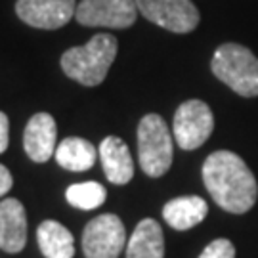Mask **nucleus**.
<instances>
[{
    "label": "nucleus",
    "mask_w": 258,
    "mask_h": 258,
    "mask_svg": "<svg viewBox=\"0 0 258 258\" xmlns=\"http://www.w3.org/2000/svg\"><path fill=\"white\" fill-rule=\"evenodd\" d=\"M203 182L214 203L231 214L252 209L258 197V184L247 163L233 151H214L203 165Z\"/></svg>",
    "instance_id": "obj_1"
},
{
    "label": "nucleus",
    "mask_w": 258,
    "mask_h": 258,
    "mask_svg": "<svg viewBox=\"0 0 258 258\" xmlns=\"http://www.w3.org/2000/svg\"><path fill=\"white\" fill-rule=\"evenodd\" d=\"M117 38L107 33L94 35L86 44L65 50L59 63L63 73L83 86H98L105 81L117 57Z\"/></svg>",
    "instance_id": "obj_2"
},
{
    "label": "nucleus",
    "mask_w": 258,
    "mask_h": 258,
    "mask_svg": "<svg viewBox=\"0 0 258 258\" xmlns=\"http://www.w3.org/2000/svg\"><path fill=\"white\" fill-rule=\"evenodd\" d=\"M211 69L214 77L243 98L258 96V57L249 48L226 42L216 48Z\"/></svg>",
    "instance_id": "obj_3"
},
{
    "label": "nucleus",
    "mask_w": 258,
    "mask_h": 258,
    "mask_svg": "<svg viewBox=\"0 0 258 258\" xmlns=\"http://www.w3.org/2000/svg\"><path fill=\"white\" fill-rule=\"evenodd\" d=\"M172 134L165 119L157 113H148L138 124V161L142 170L151 178L168 172L172 165Z\"/></svg>",
    "instance_id": "obj_4"
},
{
    "label": "nucleus",
    "mask_w": 258,
    "mask_h": 258,
    "mask_svg": "<svg viewBox=\"0 0 258 258\" xmlns=\"http://www.w3.org/2000/svg\"><path fill=\"white\" fill-rule=\"evenodd\" d=\"M126 243V230L117 214H100L83 230V252L86 258H119Z\"/></svg>",
    "instance_id": "obj_5"
},
{
    "label": "nucleus",
    "mask_w": 258,
    "mask_h": 258,
    "mask_svg": "<svg viewBox=\"0 0 258 258\" xmlns=\"http://www.w3.org/2000/svg\"><path fill=\"white\" fill-rule=\"evenodd\" d=\"M212 130H214L212 111L201 100H187L176 109L172 136L176 144L185 151L201 148L211 138Z\"/></svg>",
    "instance_id": "obj_6"
},
{
    "label": "nucleus",
    "mask_w": 258,
    "mask_h": 258,
    "mask_svg": "<svg viewBox=\"0 0 258 258\" xmlns=\"http://www.w3.org/2000/svg\"><path fill=\"white\" fill-rule=\"evenodd\" d=\"M136 16V0H81L75 12V19L84 27L128 29Z\"/></svg>",
    "instance_id": "obj_7"
},
{
    "label": "nucleus",
    "mask_w": 258,
    "mask_h": 258,
    "mask_svg": "<svg viewBox=\"0 0 258 258\" xmlns=\"http://www.w3.org/2000/svg\"><path fill=\"white\" fill-rule=\"evenodd\" d=\"M144 18L170 33H191L199 25V10L191 0H136Z\"/></svg>",
    "instance_id": "obj_8"
},
{
    "label": "nucleus",
    "mask_w": 258,
    "mask_h": 258,
    "mask_svg": "<svg viewBox=\"0 0 258 258\" xmlns=\"http://www.w3.org/2000/svg\"><path fill=\"white\" fill-rule=\"evenodd\" d=\"M77 2L75 0H18L16 14L18 18L35 29L55 31L67 25L75 18Z\"/></svg>",
    "instance_id": "obj_9"
},
{
    "label": "nucleus",
    "mask_w": 258,
    "mask_h": 258,
    "mask_svg": "<svg viewBox=\"0 0 258 258\" xmlns=\"http://www.w3.org/2000/svg\"><path fill=\"white\" fill-rule=\"evenodd\" d=\"M57 126L50 113H35L23 132V149L31 161L46 163L55 155Z\"/></svg>",
    "instance_id": "obj_10"
},
{
    "label": "nucleus",
    "mask_w": 258,
    "mask_h": 258,
    "mask_svg": "<svg viewBox=\"0 0 258 258\" xmlns=\"http://www.w3.org/2000/svg\"><path fill=\"white\" fill-rule=\"evenodd\" d=\"M27 243V212L19 199L0 201V249L18 254Z\"/></svg>",
    "instance_id": "obj_11"
},
{
    "label": "nucleus",
    "mask_w": 258,
    "mask_h": 258,
    "mask_svg": "<svg viewBox=\"0 0 258 258\" xmlns=\"http://www.w3.org/2000/svg\"><path fill=\"white\" fill-rule=\"evenodd\" d=\"M98 153L102 159L103 172L111 184H128L134 176V161L128 151V146L117 136H107L100 144Z\"/></svg>",
    "instance_id": "obj_12"
},
{
    "label": "nucleus",
    "mask_w": 258,
    "mask_h": 258,
    "mask_svg": "<svg viewBox=\"0 0 258 258\" xmlns=\"http://www.w3.org/2000/svg\"><path fill=\"white\" fill-rule=\"evenodd\" d=\"M207 212H209V205L205 199L197 195H185V197H176L163 207V218L170 228L185 231L201 224Z\"/></svg>",
    "instance_id": "obj_13"
},
{
    "label": "nucleus",
    "mask_w": 258,
    "mask_h": 258,
    "mask_svg": "<svg viewBox=\"0 0 258 258\" xmlns=\"http://www.w3.org/2000/svg\"><path fill=\"white\" fill-rule=\"evenodd\" d=\"M126 258H165V235L153 218L138 222L126 243Z\"/></svg>",
    "instance_id": "obj_14"
},
{
    "label": "nucleus",
    "mask_w": 258,
    "mask_h": 258,
    "mask_svg": "<svg viewBox=\"0 0 258 258\" xmlns=\"http://www.w3.org/2000/svg\"><path fill=\"white\" fill-rule=\"evenodd\" d=\"M38 249L46 258H73V233L63 224L55 220H44L37 230Z\"/></svg>",
    "instance_id": "obj_15"
},
{
    "label": "nucleus",
    "mask_w": 258,
    "mask_h": 258,
    "mask_svg": "<svg viewBox=\"0 0 258 258\" xmlns=\"http://www.w3.org/2000/svg\"><path fill=\"white\" fill-rule=\"evenodd\" d=\"M98 149L94 144H90L84 138H65L57 148H55V161L57 165L71 170V172H84L92 168L96 159H98Z\"/></svg>",
    "instance_id": "obj_16"
},
{
    "label": "nucleus",
    "mask_w": 258,
    "mask_h": 258,
    "mask_svg": "<svg viewBox=\"0 0 258 258\" xmlns=\"http://www.w3.org/2000/svg\"><path fill=\"white\" fill-rule=\"evenodd\" d=\"M107 197V191L98 182H81L67 187L65 199L71 207H77L81 211H94L100 205H103Z\"/></svg>",
    "instance_id": "obj_17"
},
{
    "label": "nucleus",
    "mask_w": 258,
    "mask_h": 258,
    "mask_svg": "<svg viewBox=\"0 0 258 258\" xmlns=\"http://www.w3.org/2000/svg\"><path fill=\"white\" fill-rule=\"evenodd\" d=\"M199 258H235V247L230 239H214L205 247Z\"/></svg>",
    "instance_id": "obj_18"
},
{
    "label": "nucleus",
    "mask_w": 258,
    "mask_h": 258,
    "mask_svg": "<svg viewBox=\"0 0 258 258\" xmlns=\"http://www.w3.org/2000/svg\"><path fill=\"white\" fill-rule=\"evenodd\" d=\"M10 144V120L8 115L0 111V153H4L8 149Z\"/></svg>",
    "instance_id": "obj_19"
},
{
    "label": "nucleus",
    "mask_w": 258,
    "mask_h": 258,
    "mask_svg": "<svg viewBox=\"0 0 258 258\" xmlns=\"http://www.w3.org/2000/svg\"><path fill=\"white\" fill-rule=\"evenodd\" d=\"M14 185V178H12V172L4 165H0V197L6 195L12 189Z\"/></svg>",
    "instance_id": "obj_20"
}]
</instances>
